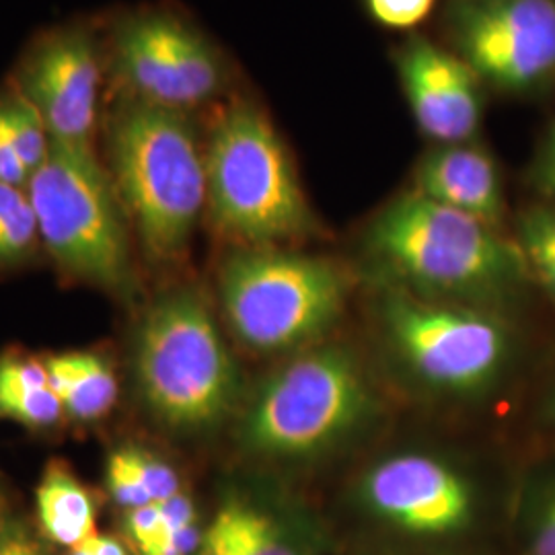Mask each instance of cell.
Here are the masks:
<instances>
[{"instance_id": "cell-1", "label": "cell", "mask_w": 555, "mask_h": 555, "mask_svg": "<svg viewBox=\"0 0 555 555\" xmlns=\"http://www.w3.org/2000/svg\"><path fill=\"white\" fill-rule=\"evenodd\" d=\"M109 176L149 258H181L206 206V159L188 114L118 98L105 116Z\"/></svg>"}, {"instance_id": "cell-2", "label": "cell", "mask_w": 555, "mask_h": 555, "mask_svg": "<svg viewBox=\"0 0 555 555\" xmlns=\"http://www.w3.org/2000/svg\"><path fill=\"white\" fill-rule=\"evenodd\" d=\"M366 247L399 288L420 297H508L529 274L516 241L417 192L378 212Z\"/></svg>"}, {"instance_id": "cell-3", "label": "cell", "mask_w": 555, "mask_h": 555, "mask_svg": "<svg viewBox=\"0 0 555 555\" xmlns=\"http://www.w3.org/2000/svg\"><path fill=\"white\" fill-rule=\"evenodd\" d=\"M206 159V204L224 233L251 247L302 237L313 217L274 124L249 101L217 119Z\"/></svg>"}, {"instance_id": "cell-4", "label": "cell", "mask_w": 555, "mask_h": 555, "mask_svg": "<svg viewBox=\"0 0 555 555\" xmlns=\"http://www.w3.org/2000/svg\"><path fill=\"white\" fill-rule=\"evenodd\" d=\"M134 366L144 403L171 428L217 426L237 403V364L208 305L194 291L169 293L149 309Z\"/></svg>"}, {"instance_id": "cell-5", "label": "cell", "mask_w": 555, "mask_h": 555, "mask_svg": "<svg viewBox=\"0 0 555 555\" xmlns=\"http://www.w3.org/2000/svg\"><path fill=\"white\" fill-rule=\"evenodd\" d=\"M375 410L357 357L341 346L305 350L268 378L241 422L254 455L318 456L354 435Z\"/></svg>"}, {"instance_id": "cell-6", "label": "cell", "mask_w": 555, "mask_h": 555, "mask_svg": "<svg viewBox=\"0 0 555 555\" xmlns=\"http://www.w3.org/2000/svg\"><path fill=\"white\" fill-rule=\"evenodd\" d=\"M38 231L62 270L107 291L130 280L126 210L93 149L52 142L27 183Z\"/></svg>"}, {"instance_id": "cell-7", "label": "cell", "mask_w": 555, "mask_h": 555, "mask_svg": "<svg viewBox=\"0 0 555 555\" xmlns=\"http://www.w3.org/2000/svg\"><path fill=\"white\" fill-rule=\"evenodd\" d=\"M220 297L235 336L261 354L318 341L348 300V280L334 261L254 247L220 274Z\"/></svg>"}, {"instance_id": "cell-8", "label": "cell", "mask_w": 555, "mask_h": 555, "mask_svg": "<svg viewBox=\"0 0 555 555\" xmlns=\"http://www.w3.org/2000/svg\"><path fill=\"white\" fill-rule=\"evenodd\" d=\"M383 325L397 357L428 387L476 396L496 385L513 357L508 325L490 311L393 286Z\"/></svg>"}, {"instance_id": "cell-9", "label": "cell", "mask_w": 555, "mask_h": 555, "mask_svg": "<svg viewBox=\"0 0 555 555\" xmlns=\"http://www.w3.org/2000/svg\"><path fill=\"white\" fill-rule=\"evenodd\" d=\"M105 59L118 98L179 114L210 103L229 80L227 62L210 38L163 9L121 17L112 27Z\"/></svg>"}, {"instance_id": "cell-10", "label": "cell", "mask_w": 555, "mask_h": 555, "mask_svg": "<svg viewBox=\"0 0 555 555\" xmlns=\"http://www.w3.org/2000/svg\"><path fill=\"white\" fill-rule=\"evenodd\" d=\"M456 54L500 91H533L555 77V0H455Z\"/></svg>"}, {"instance_id": "cell-11", "label": "cell", "mask_w": 555, "mask_h": 555, "mask_svg": "<svg viewBox=\"0 0 555 555\" xmlns=\"http://www.w3.org/2000/svg\"><path fill=\"white\" fill-rule=\"evenodd\" d=\"M105 68L98 34L70 23L34 41L11 85L38 109L52 142L93 149Z\"/></svg>"}, {"instance_id": "cell-12", "label": "cell", "mask_w": 555, "mask_h": 555, "mask_svg": "<svg viewBox=\"0 0 555 555\" xmlns=\"http://www.w3.org/2000/svg\"><path fill=\"white\" fill-rule=\"evenodd\" d=\"M358 500L378 525L412 539H455L476 525L474 486L435 456L410 453L378 461L360 479Z\"/></svg>"}, {"instance_id": "cell-13", "label": "cell", "mask_w": 555, "mask_h": 555, "mask_svg": "<svg viewBox=\"0 0 555 555\" xmlns=\"http://www.w3.org/2000/svg\"><path fill=\"white\" fill-rule=\"evenodd\" d=\"M399 80L417 128L438 144L474 139L481 124L479 77L456 52L412 38L397 54Z\"/></svg>"}, {"instance_id": "cell-14", "label": "cell", "mask_w": 555, "mask_h": 555, "mask_svg": "<svg viewBox=\"0 0 555 555\" xmlns=\"http://www.w3.org/2000/svg\"><path fill=\"white\" fill-rule=\"evenodd\" d=\"M199 555H319L321 535L298 511L229 498L202 533Z\"/></svg>"}, {"instance_id": "cell-15", "label": "cell", "mask_w": 555, "mask_h": 555, "mask_svg": "<svg viewBox=\"0 0 555 555\" xmlns=\"http://www.w3.org/2000/svg\"><path fill=\"white\" fill-rule=\"evenodd\" d=\"M416 192L496 229L504 217L496 163L483 149L467 142L440 144L420 160Z\"/></svg>"}, {"instance_id": "cell-16", "label": "cell", "mask_w": 555, "mask_h": 555, "mask_svg": "<svg viewBox=\"0 0 555 555\" xmlns=\"http://www.w3.org/2000/svg\"><path fill=\"white\" fill-rule=\"evenodd\" d=\"M48 385L64 412L80 422L105 416L118 399V378L107 360L91 352H70L43 360Z\"/></svg>"}, {"instance_id": "cell-17", "label": "cell", "mask_w": 555, "mask_h": 555, "mask_svg": "<svg viewBox=\"0 0 555 555\" xmlns=\"http://www.w3.org/2000/svg\"><path fill=\"white\" fill-rule=\"evenodd\" d=\"M36 502L41 531L54 543L73 550L98 533L93 500L66 463L46 467Z\"/></svg>"}, {"instance_id": "cell-18", "label": "cell", "mask_w": 555, "mask_h": 555, "mask_svg": "<svg viewBox=\"0 0 555 555\" xmlns=\"http://www.w3.org/2000/svg\"><path fill=\"white\" fill-rule=\"evenodd\" d=\"M0 124L29 176H34L50 155L52 137L38 109L13 85L0 91Z\"/></svg>"}, {"instance_id": "cell-19", "label": "cell", "mask_w": 555, "mask_h": 555, "mask_svg": "<svg viewBox=\"0 0 555 555\" xmlns=\"http://www.w3.org/2000/svg\"><path fill=\"white\" fill-rule=\"evenodd\" d=\"M38 241V219L27 190L0 181V266L27 258Z\"/></svg>"}, {"instance_id": "cell-20", "label": "cell", "mask_w": 555, "mask_h": 555, "mask_svg": "<svg viewBox=\"0 0 555 555\" xmlns=\"http://www.w3.org/2000/svg\"><path fill=\"white\" fill-rule=\"evenodd\" d=\"M529 272H533L555 300V204L533 206L518 220L516 238Z\"/></svg>"}, {"instance_id": "cell-21", "label": "cell", "mask_w": 555, "mask_h": 555, "mask_svg": "<svg viewBox=\"0 0 555 555\" xmlns=\"http://www.w3.org/2000/svg\"><path fill=\"white\" fill-rule=\"evenodd\" d=\"M525 555H555V476L527 496L520 516Z\"/></svg>"}, {"instance_id": "cell-22", "label": "cell", "mask_w": 555, "mask_h": 555, "mask_svg": "<svg viewBox=\"0 0 555 555\" xmlns=\"http://www.w3.org/2000/svg\"><path fill=\"white\" fill-rule=\"evenodd\" d=\"M64 405L59 396L48 387L23 389L0 393V416L17 420L31 428H48L59 422Z\"/></svg>"}, {"instance_id": "cell-23", "label": "cell", "mask_w": 555, "mask_h": 555, "mask_svg": "<svg viewBox=\"0 0 555 555\" xmlns=\"http://www.w3.org/2000/svg\"><path fill=\"white\" fill-rule=\"evenodd\" d=\"M116 453L139 479L140 486L146 490L153 502H165L181 492L178 472L159 456L137 447H126Z\"/></svg>"}, {"instance_id": "cell-24", "label": "cell", "mask_w": 555, "mask_h": 555, "mask_svg": "<svg viewBox=\"0 0 555 555\" xmlns=\"http://www.w3.org/2000/svg\"><path fill=\"white\" fill-rule=\"evenodd\" d=\"M437 0H366L375 20L391 29H412L426 20Z\"/></svg>"}, {"instance_id": "cell-25", "label": "cell", "mask_w": 555, "mask_h": 555, "mask_svg": "<svg viewBox=\"0 0 555 555\" xmlns=\"http://www.w3.org/2000/svg\"><path fill=\"white\" fill-rule=\"evenodd\" d=\"M48 387V371L43 360L7 357L0 360V393Z\"/></svg>"}, {"instance_id": "cell-26", "label": "cell", "mask_w": 555, "mask_h": 555, "mask_svg": "<svg viewBox=\"0 0 555 555\" xmlns=\"http://www.w3.org/2000/svg\"><path fill=\"white\" fill-rule=\"evenodd\" d=\"M105 479H107L109 494L126 511L153 504V500L146 494V490L140 486L139 479L134 477V474L126 467V463L119 459L118 453L109 456Z\"/></svg>"}, {"instance_id": "cell-27", "label": "cell", "mask_w": 555, "mask_h": 555, "mask_svg": "<svg viewBox=\"0 0 555 555\" xmlns=\"http://www.w3.org/2000/svg\"><path fill=\"white\" fill-rule=\"evenodd\" d=\"M29 179L31 176H29L27 167L23 165V160L20 159L17 151L13 149L11 140L0 124V181L27 190Z\"/></svg>"}, {"instance_id": "cell-28", "label": "cell", "mask_w": 555, "mask_h": 555, "mask_svg": "<svg viewBox=\"0 0 555 555\" xmlns=\"http://www.w3.org/2000/svg\"><path fill=\"white\" fill-rule=\"evenodd\" d=\"M537 181L543 188V192H547L552 198H555V124L547 134L541 157L537 163Z\"/></svg>"}, {"instance_id": "cell-29", "label": "cell", "mask_w": 555, "mask_h": 555, "mask_svg": "<svg viewBox=\"0 0 555 555\" xmlns=\"http://www.w3.org/2000/svg\"><path fill=\"white\" fill-rule=\"evenodd\" d=\"M0 555H43L40 545L15 527L0 529Z\"/></svg>"}, {"instance_id": "cell-30", "label": "cell", "mask_w": 555, "mask_h": 555, "mask_svg": "<svg viewBox=\"0 0 555 555\" xmlns=\"http://www.w3.org/2000/svg\"><path fill=\"white\" fill-rule=\"evenodd\" d=\"M68 555H128V552L116 539L95 533L77 547H73Z\"/></svg>"}, {"instance_id": "cell-31", "label": "cell", "mask_w": 555, "mask_h": 555, "mask_svg": "<svg viewBox=\"0 0 555 555\" xmlns=\"http://www.w3.org/2000/svg\"><path fill=\"white\" fill-rule=\"evenodd\" d=\"M552 417H554V420H555V396H554V401H552Z\"/></svg>"}]
</instances>
